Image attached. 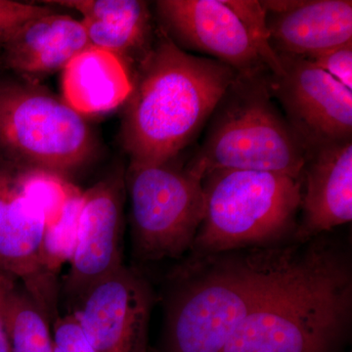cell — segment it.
<instances>
[{"label": "cell", "mask_w": 352, "mask_h": 352, "mask_svg": "<svg viewBox=\"0 0 352 352\" xmlns=\"http://www.w3.org/2000/svg\"><path fill=\"white\" fill-rule=\"evenodd\" d=\"M138 62L120 127L131 164L173 161L210 120L238 73L184 51L161 29Z\"/></svg>", "instance_id": "6da1fadb"}, {"label": "cell", "mask_w": 352, "mask_h": 352, "mask_svg": "<svg viewBox=\"0 0 352 352\" xmlns=\"http://www.w3.org/2000/svg\"><path fill=\"white\" fill-rule=\"evenodd\" d=\"M349 258L325 242L293 249L258 307L221 352H333L349 329Z\"/></svg>", "instance_id": "7a4b0ae2"}, {"label": "cell", "mask_w": 352, "mask_h": 352, "mask_svg": "<svg viewBox=\"0 0 352 352\" xmlns=\"http://www.w3.org/2000/svg\"><path fill=\"white\" fill-rule=\"evenodd\" d=\"M292 250L194 256L166 303L163 352H221L276 281Z\"/></svg>", "instance_id": "3957f363"}, {"label": "cell", "mask_w": 352, "mask_h": 352, "mask_svg": "<svg viewBox=\"0 0 352 352\" xmlns=\"http://www.w3.org/2000/svg\"><path fill=\"white\" fill-rule=\"evenodd\" d=\"M270 74H238L210 116L207 133L189 166L204 176L234 170L302 177L307 148L275 105Z\"/></svg>", "instance_id": "277c9868"}, {"label": "cell", "mask_w": 352, "mask_h": 352, "mask_svg": "<svg viewBox=\"0 0 352 352\" xmlns=\"http://www.w3.org/2000/svg\"><path fill=\"white\" fill-rule=\"evenodd\" d=\"M302 177L267 171L217 170L204 176L206 212L194 256L271 247L296 227Z\"/></svg>", "instance_id": "5b68a950"}, {"label": "cell", "mask_w": 352, "mask_h": 352, "mask_svg": "<svg viewBox=\"0 0 352 352\" xmlns=\"http://www.w3.org/2000/svg\"><path fill=\"white\" fill-rule=\"evenodd\" d=\"M94 131L63 99L32 82L0 80V161L68 175L96 153Z\"/></svg>", "instance_id": "8992f818"}, {"label": "cell", "mask_w": 352, "mask_h": 352, "mask_svg": "<svg viewBox=\"0 0 352 352\" xmlns=\"http://www.w3.org/2000/svg\"><path fill=\"white\" fill-rule=\"evenodd\" d=\"M177 159V157H176ZM176 159L129 163L126 178L134 244L148 261L176 258L192 249L206 212L204 175Z\"/></svg>", "instance_id": "52a82bcc"}, {"label": "cell", "mask_w": 352, "mask_h": 352, "mask_svg": "<svg viewBox=\"0 0 352 352\" xmlns=\"http://www.w3.org/2000/svg\"><path fill=\"white\" fill-rule=\"evenodd\" d=\"M278 57L282 71L268 76L271 95L307 151L352 140V90L307 58Z\"/></svg>", "instance_id": "ba28073f"}, {"label": "cell", "mask_w": 352, "mask_h": 352, "mask_svg": "<svg viewBox=\"0 0 352 352\" xmlns=\"http://www.w3.org/2000/svg\"><path fill=\"white\" fill-rule=\"evenodd\" d=\"M153 303L145 278L122 265L88 289L73 314L97 352H147Z\"/></svg>", "instance_id": "9c48e42d"}, {"label": "cell", "mask_w": 352, "mask_h": 352, "mask_svg": "<svg viewBox=\"0 0 352 352\" xmlns=\"http://www.w3.org/2000/svg\"><path fill=\"white\" fill-rule=\"evenodd\" d=\"M155 8L160 29L182 50L208 55L239 75L270 72L227 0H159Z\"/></svg>", "instance_id": "30bf717a"}, {"label": "cell", "mask_w": 352, "mask_h": 352, "mask_svg": "<svg viewBox=\"0 0 352 352\" xmlns=\"http://www.w3.org/2000/svg\"><path fill=\"white\" fill-rule=\"evenodd\" d=\"M126 179L122 171L106 176L83 191L75 250L64 291L78 302L103 278L124 265L122 236Z\"/></svg>", "instance_id": "8fae6325"}, {"label": "cell", "mask_w": 352, "mask_h": 352, "mask_svg": "<svg viewBox=\"0 0 352 352\" xmlns=\"http://www.w3.org/2000/svg\"><path fill=\"white\" fill-rule=\"evenodd\" d=\"M45 222L18 187L12 166L0 161V270L25 287L50 314L54 311L55 281L41 264Z\"/></svg>", "instance_id": "7c38bea8"}, {"label": "cell", "mask_w": 352, "mask_h": 352, "mask_svg": "<svg viewBox=\"0 0 352 352\" xmlns=\"http://www.w3.org/2000/svg\"><path fill=\"white\" fill-rule=\"evenodd\" d=\"M261 4L277 55L308 57L352 43L351 0H265Z\"/></svg>", "instance_id": "4fadbf2b"}, {"label": "cell", "mask_w": 352, "mask_h": 352, "mask_svg": "<svg viewBox=\"0 0 352 352\" xmlns=\"http://www.w3.org/2000/svg\"><path fill=\"white\" fill-rule=\"evenodd\" d=\"M300 239L310 240L352 219V140L307 153L302 170Z\"/></svg>", "instance_id": "5bb4252c"}, {"label": "cell", "mask_w": 352, "mask_h": 352, "mask_svg": "<svg viewBox=\"0 0 352 352\" xmlns=\"http://www.w3.org/2000/svg\"><path fill=\"white\" fill-rule=\"evenodd\" d=\"M90 46L80 20L55 11L23 25L0 50V63L25 76L55 73Z\"/></svg>", "instance_id": "9a60e30c"}, {"label": "cell", "mask_w": 352, "mask_h": 352, "mask_svg": "<svg viewBox=\"0 0 352 352\" xmlns=\"http://www.w3.org/2000/svg\"><path fill=\"white\" fill-rule=\"evenodd\" d=\"M50 6L74 9L94 47L126 58L144 57L154 41L149 3L141 0H57Z\"/></svg>", "instance_id": "2e32d148"}, {"label": "cell", "mask_w": 352, "mask_h": 352, "mask_svg": "<svg viewBox=\"0 0 352 352\" xmlns=\"http://www.w3.org/2000/svg\"><path fill=\"white\" fill-rule=\"evenodd\" d=\"M131 80L120 58L90 46L62 71L63 100L82 116L110 112L129 99Z\"/></svg>", "instance_id": "e0dca14e"}, {"label": "cell", "mask_w": 352, "mask_h": 352, "mask_svg": "<svg viewBox=\"0 0 352 352\" xmlns=\"http://www.w3.org/2000/svg\"><path fill=\"white\" fill-rule=\"evenodd\" d=\"M6 316L11 352H54L50 315L17 280L7 296Z\"/></svg>", "instance_id": "ac0fdd59"}, {"label": "cell", "mask_w": 352, "mask_h": 352, "mask_svg": "<svg viewBox=\"0 0 352 352\" xmlns=\"http://www.w3.org/2000/svg\"><path fill=\"white\" fill-rule=\"evenodd\" d=\"M14 171L21 192L41 212L45 226L56 222L69 201L82 191L68 177L52 171L16 168Z\"/></svg>", "instance_id": "d6986e66"}, {"label": "cell", "mask_w": 352, "mask_h": 352, "mask_svg": "<svg viewBox=\"0 0 352 352\" xmlns=\"http://www.w3.org/2000/svg\"><path fill=\"white\" fill-rule=\"evenodd\" d=\"M83 191L69 201L63 214L56 222L44 227L41 244V264L45 274L53 281L65 263H69L75 250L78 217Z\"/></svg>", "instance_id": "ffe728a7"}, {"label": "cell", "mask_w": 352, "mask_h": 352, "mask_svg": "<svg viewBox=\"0 0 352 352\" xmlns=\"http://www.w3.org/2000/svg\"><path fill=\"white\" fill-rule=\"evenodd\" d=\"M231 8L242 20L254 47L270 74L281 73V62L270 43V32L266 24L265 11L261 1L256 0H227Z\"/></svg>", "instance_id": "44dd1931"}, {"label": "cell", "mask_w": 352, "mask_h": 352, "mask_svg": "<svg viewBox=\"0 0 352 352\" xmlns=\"http://www.w3.org/2000/svg\"><path fill=\"white\" fill-rule=\"evenodd\" d=\"M52 12L55 10L50 6L0 0V50L29 21Z\"/></svg>", "instance_id": "7402d4cb"}, {"label": "cell", "mask_w": 352, "mask_h": 352, "mask_svg": "<svg viewBox=\"0 0 352 352\" xmlns=\"http://www.w3.org/2000/svg\"><path fill=\"white\" fill-rule=\"evenodd\" d=\"M52 333L54 352H97L73 314L56 317Z\"/></svg>", "instance_id": "603a6c76"}, {"label": "cell", "mask_w": 352, "mask_h": 352, "mask_svg": "<svg viewBox=\"0 0 352 352\" xmlns=\"http://www.w3.org/2000/svg\"><path fill=\"white\" fill-rule=\"evenodd\" d=\"M303 58L352 90V43Z\"/></svg>", "instance_id": "cb8c5ba5"}, {"label": "cell", "mask_w": 352, "mask_h": 352, "mask_svg": "<svg viewBox=\"0 0 352 352\" xmlns=\"http://www.w3.org/2000/svg\"><path fill=\"white\" fill-rule=\"evenodd\" d=\"M15 278L0 270V352H11L6 329V300Z\"/></svg>", "instance_id": "d4e9b609"}]
</instances>
